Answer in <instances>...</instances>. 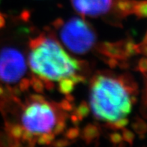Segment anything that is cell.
Listing matches in <instances>:
<instances>
[{
    "mask_svg": "<svg viewBox=\"0 0 147 147\" xmlns=\"http://www.w3.org/2000/svg\"><path fill=\"white\" fill-rule=\"evenodd\" d=\"M29 65L32 72L47 81H61L76 76L79 62L53 39H35L31 44Z\"/></svg>",
    "mask_w": 147,
    "mask_h": 147,
    "instance_id": "obj_2",
    "label": "cell"
},
{
    "mask_svg": "<svg viewBox=\"0 0 147 147\" xmlns=\"http://www.w3.org/2000/svg\"><path fill=\"white\" fill-rule=\"evenodd\" d=\"M77 12L89 17H98L107 14L112 6V0H71Z\"/></svg>",
    "mask_w": 147,
    "mask_h": 147,
    "instance_id": "obj_6",
    "label": "cell"
},
{
    "mask_svg": "<svg viewBox=\"0 0 147 147\" xmlns=\"http://www.w3.org/2000/svg\"><path fill=\"white\" fill-rule=\"evenodd\" d=\"M143 45H147V33L146 35L145 38H144V39H143Z\"/></svg>",
    "mask_w": 147,
    "mask_h": 147,
    "instance_id": "obj_11",
    "label": "cell"
},
{
    "mask_svg": "<svg viewBox=\"0 0 147 147\" xmlns=\"http://www.w3.org/2000/svg\"><path fill=\"white\" fill-rule=\"evenodd\" d=\"M22 128L25 130L23 137L31 141L33 135L43 136L51 134L53 131L59 133L64 128V125L58 123L56 111L52 106L42 99H35L23 110L21 116Z\"/></svg>",
    "mask_w": 147,
    "mask_h": 147,
    "instance_id": "obj_3",
    "label": "cell"
},
{
    "mask_svg": "<svg viewBox=\"0 0 147 147\" xmlns=\"http://www.w3.org/2000/svg\"><path fill=\"white\" fill-rule=\"evenodd\" d=\"M141 51L143 53V54H145L147 56V45H143V48L141 49Z\"/></svg>",
    "mask_w": 147,
    "mask_h": 147,
    "instance_id": "obj_10",
    "label": "cell"
},
{
    "mask_svg": "<svg viewBox=\"0 0 147 147\" xmlns=\"http://www.w3.org/2000/svg\"><path fill=\"white\" fill-rule=\"evenodd\" d=\"M133 11L140 18H147V1L136 2Z\"/></svg>",
    "mask_w": 147,
    "mask_h": 147,
    "instance_id": "obj_7",
    "label": "cell"
},
{
    "mask_svg": "<svg viewBox=\"0 0 147 147\" xmlns=\"http://www.w3.org/2000/svg\"><path fill=\"white\" fill-rule=\"evenodd\" d=\"M89 107L98 119L113 124L131 113V88L109 75H98L92 82Z\"/></svg>",
    "mask_w": 147,
    "mask_h": 147,
    "instance_id": "obj_1",
    "label": "cell"
},
{
    "mask_svg": "<svg viewBox=\"0 0 147 147\" xmlns=\"http://www.w3.org/2000/svg\"><path fill=\"white\" fill-rule=\"evenodd\" d=\"M59 36L63 45L77 54L89 52L96 41L93 28L80 18H72L64 23L60 29Z\"/></svg>",
    "mask_w": 147,
    "mask_h": 147,
    "instance_id": "obj_4",
    "label": "cell"
},
{
    "mask_svg": "<svg viewBox=\"0 0 147 147\" xmlns=\"http://www.w3.org/2000/svg\"><path fill=\"white\" fill-rule=\"evenodd\" d=\"M123 137H124L125 140H127V141L128 142H131V143H132L134 138V136L133 134H132L131 131H127V130L125 131L124 136H123Z\"/></svg>",
    "mask_w": 147,
    "mask_h": 147,
    "instance_id": "obj_9",
    "label": "cell"
},
{
    "mask_svg": "<svg viewBox=\"0 0 147 147\" xmlns=\"http://www.w3.org/2000/svg\"><path fill=\"white\" fill-rule=\"evenodd\" d=\"M139 69L141 72L147 74V59L143 58L139 62Z\"/></svg>",
    "mask_w": 147,
    "mask_h": 147,
    "instance_id": "obj_8",
    "label": "cell"
},
{
    "mask_svg": "<svg viewBox=\"0 0 147 147\" xmlns=\"http://www.w3.org/2000/svg\"><path fill=\"white\" fill-rule=\"evenodd\" d=\"M26 69L25 57L19 50L12 47L0 49V81L8 84L18 83Z\"/></svg>",
    "mask_w": 147,
    "mask_h": 147,
    "instance_id": "obj_5",
    "label": "cell"
}]
</instances>
